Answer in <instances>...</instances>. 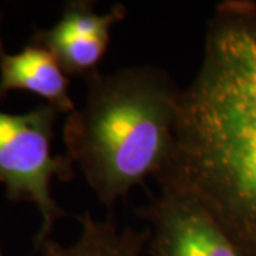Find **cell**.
Returning <instances> with one entry per match:
<instances>
[{
	"label": "cell",
	"mask_w": 256,
	"mask_h": 256,
	"mask_svg": "<svg viewBox=\"0 0 256 256\" xmlns=\"http://www.w3.org/2000/svg\"><path fill=\"white\" fill-rule=\"evenodd\" d=\"M141 214L151 225V256H244L210 210L186 192L161 188Z\"/></svg>",
	"instance_id": "obj_4"
},
{
	"label": "cell",
	"mask_w": 256,
	"mask_h": 256,
	"mask_svg": "<svg viewBox=\"0 0 256 256\" xmlns=\"http://www.w3.org/2000/svg\"><path fill=\"white\" fill-rule=\"evenodd\" d=\"M160 188L186 192L244 256H256V3L226 0L210 16L200 68L184 88Z\"/></svg>",
	"instance_id": "obj_1"
},
{
	"label": "cell",
	"mask_w": 256,
	"mask_h": 256,
	"mask_svg": "<svg viewBox=\"0 0 256 256\" xmlns=\"http://www.w3.org/2000/svg\"><path fill=\"white\" fill-rule=\"evenodd\" d=\"M86 78L82 108L63 127L66 156L101 205L111 208L148 176L164 171L174 148L182 90L154 66Z\"/></svg>",
	"instance_id": "obj_2"
},
{
	"label": "cell",
	"mask_w": 256,
	"mask_h": 256,
	"mask_svg": "<svg viewBox=\"0 0 256 256\" xmlns=\"http://www.w3.org/2000/svg\"><path fill=\"white\" fill-rule=\"evenodd\" d=\"M0 256H3V255H2V252H0Z\"/></svg>",
	"instance_id": "obj_8"
},
{
	"label": "cell",
	"mask_w": 256,
	"mask_h": 256,
	"mask_svg": "<svg viewBox=\"0 0 256 256\" xmlns=\"http://www.w3.org/2000/svg\"><path fill=\"white\" fill-rule=\"evenodd\" d=\"M4 53V48H3V43H2V40H0V56Z\"/></svg>",
	"instance_id": "obj_7"
},
{
	"label": "cell",
	"mask_w": 256,
	"mask_h": 256,
	"mask_svg": "<svg viewBox=\"0 0 256 256\" xmlns=\"http://www.w3.org/2000/svg\"><path fill=\"white\" fill-rule=\"evenodd\" d=\"M150 229L120 228L111 220H97L90 212L80 218V232L72 244L64 245L48 238L36 245L38 256H142Z\"/></svg>",
	"instance_id": "obj_6"
},
{
	"label": "cell",
	"mask_w": 256,
	"mask_h": 256,
	"mask_svg": "<svg viewBox=\"0 0 256 256\" xmlns=\"http://www.w3.org/2000/svg\"><path fill=\"white\" fill-rule=\"evenodd\" d=\"M58 111L43 104L24 114L0 111V184L10 201H28L42 215L36 245L48 239L56 220L66 216L52 195V180L68 181L74 166L67 156H52Z\"/></svg>",
	"instance_id": "obj_3"
},
{
	"label": "cell",
	"mask_w": 256,
	"mask_h": 256,
	"mask_svg": "<svg viewBox=\"0 0 256 256\" xmlns=\"http://www.w3.org/2000/svg\"><path fill=\"white\" fill-rule=\"evenodd\" d=\"M24 90L44 98L58 112L76 110L68 94V80L62 66L47 48L30 43L16 54L0 56V98Z\"/></svg>",
	"instance_id": "obj_5"
}]
</instances>
